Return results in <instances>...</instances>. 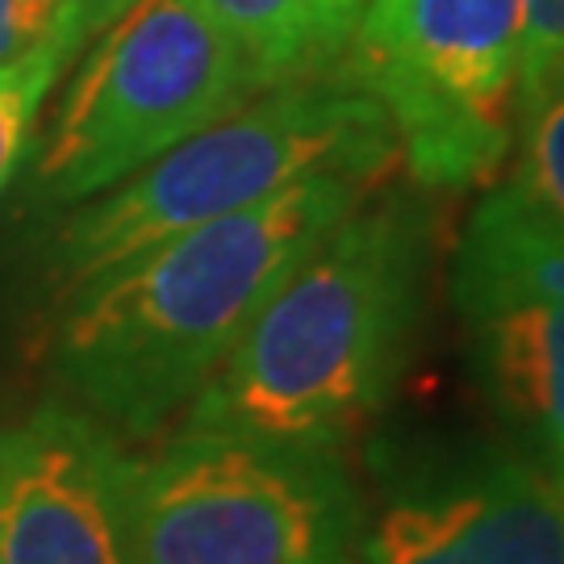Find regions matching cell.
<instances>
[{"label": "cell", "mask_w": 564, "mask_h": 564, "mask_svg": "<svg viewBox=\"0 0 564 564\" xmlns=\"http://www.w3.org/2000/svg\"><path fill=\"white\" fill-rule=\"evenodd\" d=\"M372 181L310 176L67 293L55 381L126 435L193 402L281 281L364 202Z\"/></svg>", "instance_id": "obj_1"}, {"label": "cell", "mask_w": 564, "mask_h": 564, "mask_svg": "<svg viewBox=\"0 0 564 564\" xmlns=\"http://www.w3.org/2000/svg\"><path fill=\"white\" fill-rule=\"evenodd\" d=\"M414 205H356L305 256L193 393L184 431L339 444L384 402L423 305Z\"/></svg>", "instance_id": "obj_2"}, {"label": "cell", "mask_w": 564, "mask_h": 564, "mask_svg": "<svg viewBox=\"0 0 564 564\" xmlns=\"http://www.w3.org/2000/svg\"><path fill=\"white\" fill-rule=\"evenodd\" d=\"M393 160V121L356 76L281 84L84 205L63 226L55 263L67 293H76L289 184L310 176L377 181Z\"/></svg>", "instance_id": "obj_3"}, {"label": "cell", "mask_w": 564, "mask_h": 564, "mask_svg": "<svg viewBox=\"0 0 564 564\" xmlns=\"http://www.w3.org/2000/svg\"><path fill=\"white\" fill-rule=\"evenodd\" d=\"M134 564H351L360 498L330 444L181 431L126 481Z\"/></svg>", "instance_id": "obj_4"}, {"label": "cell", "mask_w": 564, "mask_h": 564, "mask_svg": "<svg viewBox=\"0 0 564 564\" xmlns=\"http://www.w3.org/2000/svg\"><path fill=\"white\" fill-rule=\"evenodd\" d=\"M260 93L202 0H139L67 84L34 188L51 205L93 202Z\"/></svg>", "instance_id": "obj_5"}, {"label": "cell", "mask_w": 564, "mask_h": 564, "mask_svg": "<svg viewBox=\"0 0 564 564\" xmlns=\"http://www.w3.org/2000/svg\"><path fill=\"white\" fill-rule=\"evenodd\" d=\"M519 39L523 0H405L389 46L356 67L414 181H498L519 134Z\"/></svg>", "instance_id": "obj_6"}, {"label": "cell", "mask_w": 564, "mask_h": 564, "mask_svg": "<svg viewBox=\"0 0 564 564\" xmlns=\"http://www.w3.org/2000/svg\"><path fill=\"white\" fill-rule=\"evenodd\" d=\"M485 398L564 489V223L527 197L473 209L452 263Z\"/></svg>", "instance_id": "obj_7"}, {"label": "cell", "mask_w": 564, "mask_h": 564, "mask_svg": "<svg viewBox=\"0 0 564 564\" xmlns=\"http://www.w3.org/2000/svg\"><path fill=\"white\" fill-rule=\"evenodd\" d=\"M130 460L88 414L42 405L0 426V564H134Z\"/></svg>", "instance_id": "obj_8"}, {"label": "cell", "mask_w": 564, "mask_h": 564, "mask_svg": "<svg viewBox=\"0 0 564 564\" xmlns=\"http://www.w3.org/2000/svg\"><path fill=\"white\" fill-rule=\"evenodd\" d=\"M368 564H564V489L527 456L477 452L384 510Z\"/></svg>", "instance_id": "obj_9"}, {"label": "cell", "mask_w": 564, "mask_h": 564, "mask_svg": "<svg viewBox=\"0 0 564 564\" xmlns=\"http://www.w3.org/2000/svg\"><path fill=\"white\" fill-rule=\"evenodd\" d=\"M260 88L351 76L372 0H202Z\"/></svg>", "instance_id": "obj_10"}, {"label": "cell", "mask_w": 564, "mask_h": 564, "mask_svg": "<svg viewBox=\"0 0 564 564\" xmlns=\"http://www.w3.org/2000/svg\"><path fill=\"white\" fill-rule=\"evenodd\" d=\"M63 67H67V55L51 30V39L42 42L34 55H25L21 63L0 72V188L13 176L21 151H25V139H30L34 113H39L42 97L51 93V84L59 80Z\"/></svg>", "instance_id": "obj_11"}, {"label": "cell", "mask_w": 564, "mask_h": 564, "mask_svg": "<svg viewBox=\"0 0 564 564\" xmlns=\"http://www.w3.org/2000/svg\"><path fill=\"white\" fill-rule=\"evenodd\" d=\"M519 134H523V160L514 176L527 184L535 202L564 218V84L519 113Z\"/></svg>", "instance_id": "obj_12"}, {"label": "cell", "mask_w": 564, "mask_h": 564, "mask_svg": "<svg viewBox=\"0 0 564 564\" xmlns=\"http://www.w3.org/2000/svg\"><path fill=\"white\" fill-rule=\"evenodd\" d=\"M564 84V0H523L519 39V109H531L544 93Z\"/></svg>", "instance_id": "obj_13"}, {"label": "cell", "mask_w": 564, "mask_h": 564, "mask_svg": "<svg viewBox=\"0 0 564 564\" xmlns=\"http://www.w3.org/2000/svg\"><path fill=\"white\" fill-rule=\"evenodd\" d=\"M63 0H0V72L51 39Z\"/></svg>", "instance_id": "obj_14"}, {"label": "cell", "mask_w": 564, "mask_h": 564, "mask_svg": "<svg viewBox=\"0 0 564 564\" xmlns=\"http://www.w3.org/2000/svg\"><path fill=\"white\" fill-rule=\"evenodd\" d=\"M139 0H63L59 4V21H55V39H59L63 55H80L88 42L105 34L113 21L134 9Z\"/></svg>", "instance_id": "obj_15"}, {"label": "cell", "mask_w": 564, "mask_h": 564, "mask_svg": "<svg viewBox=\"0 0 564 564\" xmlns=\"http://www.w3.org/2000/svg\"><path fill=\"white\" fill-rule=\"evenodd\" d=\"M402 4L405 0H372V13H368V25H364V34H360V46H356L351 76H356V67H360L364 59L381 55L384 46H389L393 30H398V21H402Z\"/></svg>", "instance_id": "obj_16"}]
</instances>
